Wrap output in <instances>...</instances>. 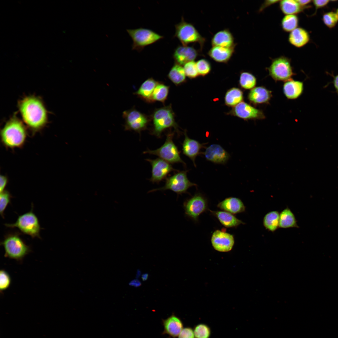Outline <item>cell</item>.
<instances>
[{
	"label": "cell",
	"instance_id": "cell-1",
	"mask_svg": "<svg viewBox=\"0 0 338 338\" xmlns=\"http://www.w3.org/2000/svg\"><path fill=\"white\" fill-rule=\"evenodd\" d=\"M18 108L23 122L35 133L42 130L48 122V112L39 98L25 96L18 103Z\"/></svg>",
	"mask_w": 338,
	"mask_h": 338
},
{
	"label": "cell",
	"instance_id": "cell-2",
	"mask_svg": "<svg viewBox=\"0 0 338 338\" xmlns=\"http://www.w3.org/2000/svg\"><path fill=\"white\" fill-rule=\"evenodd\" d=\"M1 141L8 148L22 147L27 136V131L23 122L15 115L6 123L1 131Z\"/></svg>",
	"mask_w": 338,
	"mask_h": 338
},
{
	"label": "cell",
	"instance_id": "cell-3",
	"mask_svg": "<svg viewBox=\"0 0 338 338\" xmlns=\"http://www.w3.org/2000/svg\"><path fill=\"white\" fill-rule=\"evenodd\" d=\"M152 127L150 134L158 138H161L166 130L173 128L178 136L181 133L176 122L175 115L171 105L156 109L151 115Z\"/></svg>",
	"mask_w": 338,
	"mask_h": 338
},
{
	"label": "cell",
	"instance_id": "cell-4",
	"mask_svg": "<svg viewBox=\"0 0 338 338\" xmlns=\"http://www.w3.org/2000/svg\"><path fill=\"white\" fill-rule=\"evenodd\" d=\"M21 235L20 233L15 232L4 236L0 245L4 248L5 257L20 261L30 252V247L20 237Z\"/></svg>",
	"mask_w": 338,
	"mask_h": 338
},
{
	"label": "cell",
	"instance_id": "cell-5",
	"mask_svg": "<svg viewBox=\"0 0 338 338\" xmlns=\"http://www.w3.org/2000/svg\"><path fill=\"white\" fill-rule=\"evenodd\" d=\"M174 135V132L171 130L166 134L165 141L160 147L154 150L147 149L143 152V154L156 156L171 164L180 163L186 166V163L181 157L178 148L173 141Z\"/></svg>",
	"mask_w": 338,
	"mask_h": 338
},
{
	"label": "cell",
	"instance_id": "cell-6",
	"mask_svg": "<svg viewBox=\"0 0 338 338\" xmlns=\"http://www.w3.org/2000/svg\"><path fill=\"white\" fill-rule=\"evenodd\" d=\"M33 207L30 211L19 216L14 223H5L4 225L11 228H17L23 233L32 238H41L40 232L42 228L37 217L33 212Z\"/></svg>",
	"mask_w": 338,
	"mask_h": 338
},
{
	"label": "cell",
	"instance_id": "cell-7",
	"mask_svg": "<svg viewBox=\"0 0 338 338\" xmlns=\"http://www.w3.org/2000/svg\"><path fill=\"white\" fill-rule=\"evenodd\" d=\"M188 170L177 172L172 175L166 179L165 185L162 187L154 189L149 191L150 193L157 191L171 190L177 195L187 192L188 189L197 185L191 182L187 175Z\"/></svg>",
	"mask_w": 338,
	"mask_h": 338
},
{
	"label": "cell",
	"instance_id": "cell-8",
	"mask_svg": "<svg viewBox=\"0 0 338 338\" xmlns=\"http://www.w3.org/2000/svg\"><path fill=\"white\" fill-rule=\"evenodd\" d=\"M126 31L133 41L132 49L139 52L145 47L164 38L163 36L146 28H140L134 29H127Z\"/></svg>",
	"mask_w": 338,
	"mask_h": 338
},
{
	"label": "cell",
	"instance_id": "cell-9",
	"mask_svg": "<svg viewBox=\"0 0 338 338\" xmlns=\"http://www.w3.org/2000/svg\"><path fill=\"white\" fill-rule=\"evenodd\" d=\"M175 33L173 37L177 38L184 46L193 43H198L201 48L205 41L192 23L186 22L183 17L181 21L175 25Z\"/></svg>",
	"mask_w": 338,
	"mask_h": 338
},
{
	"label": "cell",
	"instance_id": "cell-10",
	"mask_svg": "<svg viewBox=\"0 0 338 338\" xmlns=\"http://www.w3.org/2000/svg\"><path fill=\"white\" fill-rule=\"evenodd\" d=\"M269 75L276 81H286L295 75L291 65L290 59L281 56L272 59L267 68Z\"/></svg>",
	"mask_w": 338,
	"mask_h": 338
},
{
	"label": "cell",
	"instance_id": "cell-11",
	"mask_svg": "<svg viewBox=\"0 0 338 338\" xmlns=\"http://www.w3.org/2000/svg\"><path fill=\"white\" fill-rule=\"evenodd\" d=\"M122 116L125 120V130L134 131L141 135L142 131L147 129L150 119L135 108L124 111Z\"/></svg>",
	"mask_w": 338,
	"mask_h": 338
},
{
	"label": "cell",
	"instance_id": "cell-12",
	"mask_svg": "<svg viewBox=\"0 0 338 338\" xmlns=\"http://www.w3.org/2000/svg\"><path fill=\"white\" fill-rule=\"evenodd\" d=\"M207 200L199 193L195 194L183 203L186 216L195 221L197 220L200 215L207 209Z\"/></svg>",
	"mask_w": 338,
	"mask_h": 338
},
{
	"label": "cell",
	"instance_id": "cell-13",
	"mask_svg": "<svg viewBox=\"0 0 338 338\" xmlns=\"http://www.w3.org/2000/svg\"><path fill=\"white\" fill-rule=\"evenodd\" d=\"M151 166V175L149 180L153 183H159L166 179L171 172L179 170L174 168L171 164L160 158L146 159Z\"/></svg>",
	"mask_w": 338,
	"mask_h": 338
},
{
	"label": "cell",
	"instance_id": "cell-14",
	"mask_svg": "<svg viewBox=\"0 0 338 338\" xmlns=\"http://www.w3.org/2000/svg\"><path fill=\"white\" fill-rule=\"evenodd\" d=\"M229 113L245 120H263L265 118L262 110L243 101L233 107Z\"/></svg>",
	"mask_w": 338,
	"mask_h": 338
},
{
	"label": "cell",
	"instance_id": "cell-15",
	"mask_svg": "<svg viewBox=\"0 0 338 338\" xmlns=\"http://www.w3.org/2000/svg\"><path fill=\"white\" fill-rule=\"evenodd\" d=\"M211 242L216 250L221 252H228L232 249L234 239L233 235L223 230H217L212 234Z\"/></svg>",
	"mask_w": 338,
	"mask_h": 338
},
{
	"label": "cell",
	"instance_id": "cell-16",
	"mask_svg": "<svg viewBox=\"0 0 338 338\" xmlns=\"http://www.w3.org/2000/svg\"><path fill=\"white\" fill-rule=\"evenodd\" d=\"M203 154L207 161L222 164H225L230 156L221 146L217 144H213L206 148Z\"/></svg>",
	"mask_w": 338,
	"mask_h": 338
},
{
	"label": "cell",
	"instance_id": "cell-17",
	"mask_svg": "<svg viewBox=\"0 0 338 338\" xmlns=\"http://www.w3.org/2000/svg\"><path fill=\"white\" fill-rule=\"evenodd\" d=\"M184 139L182 145L183 154L188 157L196 167L195 160L197 156L200 154L201 149L204 147L205 143H200L197 141L190 138L186 131L184 132Z\"/></svg>",
	"mask_w": 338,
	"mask_h": 338
},
{
	"label": "cell",
	"instance_id": "cell-18",
	"mask_svg": "<svg viewBox=\"0 0 338 338\" xmlns=\"http://www.w3.org/2000/svg\"><path fill=\"white\" fill-rule=\"evenodd\" d=\"M197 55V51L192 47L179 45L174 50L173 58L175 63L182 65L193 61Z\"/></svg>",
	"mask_w": 338,
	"mask_h": 338
},
{
	"label": "cell",
	"instance_id": "cell-19",
	"mask_svg": "<svg viewBox=\"0 0 338 338\" xmlns=\"http://www.w3.org/2000/svg\"><path fill=\"white\" fill-rule=\"evenodd\" d=\"M272 97V92L263 86L255 87L248 95L249 101L254 105L268 103Z\"/></svg>",
	"mask_w": 338,
	"mask_h": 338
},
{
	"label": "cell",
	"instance_id": "cell-20",
	"mask_svg": "<svg viewBox=\"0 0 338 338\" xmlns=\"http://www.w3.org/2000/svg\"><path fill=\"white\" fill-rule=\"evenodd\" d=\"M218 207L224 211L236 214L244 212L245 207L240 199L235 197L226 198L217 205Z\"/></svg>",
	"mask_w": 338,
	"mask_h": 338
},
{
	"label": "cell",
	"instance_id": "cell-21",
	"mask_svg": "<svg viewBox=\"0 0 338 338\" xmlns=\"http://www.w3.org/2000/svg\"><path fill=\"white\" fill-rule=\"evenodd\" d=\"M303 82L295 80L292 79L285 81L283 86V92L289 99H295L300 96L304 90Z\"/></svg>",
	"mask_w": 338,
	"mask_h": 338
},
{
	"label": "cell",
	"instance_id": "cell-22",
	"mask_svg": "<svg viewBox=\"0 0 338 338\" xmlns=\"http://www.w3.org/2000/svg\"><path fill=\"white\" fill-rule=\"evenodd\" d=\"M310 40V36L307 31L301 27H297L290 32L288 36V41L293 46L301 48Z\"/></svg>",
	"mask_w": 338,
	"mask_h": 338
},
{
	"label": "cell",
	"instance_id": "cell-23",
	"mask_svg": "<svg viewBox=\"0 0 338 338\" xmlns=\"http://www.w3.org/2000/svg\"><path fill=\"white\" fill-rule=\"evenodd\" d=\"M211 44L213 46L231 48L235 46L233 36L228 29L218 31L213 36Z\"/></svg>",
	"mask_w": 338,
	"mask_h": 338
},
{
	"label": "cell",
	"instance_id": "cell-24",
	"mask_svg": "<svg viewBox=\"0 0 338 338\" xmlns=\"http://www.w3.org/2000/svg\"><path fill=\"white\" fill-rule=\"evenodd\" d=\"M235 46L231 48L213 46L208 52L209 56L214 61L219 63L227 62L230 59Z\"/></svg>",
	"mask_w": 338,
	"mask_h": 338
},
{
	"label": "cell",
	"instance_id": "cell-25",
	"mask_svg": "<svg viewBox=\"0 0 338 338\" xmlns=\"http://www.w3.org/2000/svg\"><path fill=\"white\" fill-rule=\"evenodd\" d=\"M158 83L153 78H149L142 83L134 94L147 103H152V95Z\"/></svg>",
	"mask_w": 338,
	"mask_h": 338
},
{
	"label": "cell",
	"instance_id": "cell-26",
	"mask_svg": "<svg viewBox=\"0 0 338 338\" xmlns=\"http://www.w3.org/2000/svg\"><path fill=\"white\" fill-rule=\"evenodd\" d=\"M163 324L165 333L173 337L178 336L183 329L181 320L173 315L164 320Z\"/></svg>",
	"mask_w": 338,
	"mask_h": 338
},
{
	"label": "cell",
	"instance_id": "cell-27",
	"mask_svg": "<svg viewBox=\"0 0 338 338\" xmlns=\"http://www.w3.org/2000/svg\"><path fill=\"white\" fill-rule=\"evenodd\" d=\"M210 212L218 219L221 223L225 227L234 228L244 223L232 214L225 211H212Z\"/></svg>",
	"mask_w": 338,
	"mask_h": 338
},
{
	"label": "cell",
	"instance_id": "cell-28",
	"mask_svg": "<svg viewBox=\"0 0 338 338\" xmlns=\"http://www.w3.org/2000/svg\"><path fill=\"white\" fill-rule=\"evenodd\" d=\"M279 228H298L295 215L288 207L279 213Z\"/></svg>",
	"mask_w": 338,
	"mask_h": 338
},
{
	"label": "cell",
	"instance_id": "cell-29",
	"mask_svg": "<svg viewBox=\"0 0 338 338\" xmlns=\"http://www.w3.org/2000/svg\"><path fill=\"white\" fill-rule=\"evenodd\" d=\"M186 76L183 67L181 65L175 63L167 76L173 83L178 86L185 82Z\"/></svg>",
	"mask_w": 338,
	"mask_h": 338
},
{
	"label": "cell",
	"instance_id": "cell-30",
	"mask_svg": "<svg viewBox=\"0 0 338 338\" xmlns=\"http://www.w3.org/2000/svg\"><path fill=\"white\" fill-rule=\"evenodd\" d=\"M279 7L282 12L286 15H296L305 9L299 4L297 0H280Z\"/></svg>",
	"mask_w": 338,
	"mask_h": 338
},
{
	"label": "cell",
	"instance_id": "cell-31",
	"mask_svg": "<svg viewBox=\"0 0 338 338\" xmlns=\"http://www.w3.org/2000/svg\"><path fill=\"white\" fill-rule=\"evenodd\" d=\"M279 213L277 211H272L267 213L263 219V225L268 230L274 232L279 228Z\"/></svg>",
	"mask_w": 338,
	"mask_h": 338
},
{
	"label": "cell",
	"instance_id": "cell-32",
	"mask_svg": "<svg viewBox=\"0 0 338 338\" xmlns=\"http://www.w3.org/2000/svg\"><path fill=\"white\" fill-rule=\"evenodd\" d=\"M243 93L239 89L232 88L226 92L225 97V104L229 106L234 107L243 101Z\"/></svg>",
	"mask_w": 338,
	"mask_h": 338
},
{
	"label": "cell",
	"instance_id": "cell-33",
	"mask_svg": "<svg viewBox=\"0 0 338 338\" xmlns=\"http://www.w3.org/2000/svg\"><path fill=\"white\" fill-rule=\"evenodd\" d=\"M169 89V86L159 82L152 95V103L158 101L164 104L167 98Z\"/></svg>",
	"mask_w": 338,
	"mask_h": 338
},
{
	"label": "cell",
	"instance_id": "cell-34",
	"mask_svg": "<svg viewBox=\"0 0 338 338\" xmlns=\"http://www.w3.org/2000/svg\"><path fill=\"white\" fill-rule=\"evenodd\" d=\"M299 23V18L296 15H286L281 20V26L284 32L290 33L298 27Z\"/></svg>",
	"mask_w": 338,
	"mask_h": 338
},
{
	"label": "cell",
	"instance_id": "cell-35",
	"mask_svg": "<svg viewBox=\"0 0 338 338\" xmlns=\"http://www.w3.org/2000/svg\"><path fill=\"white\" fill-rule=\"evenodd\" d=\"M239 83L242 88L246 90H251L255 87L257 79L255 76L251 73L244 72L241 73Z\"/></svg>",
	"mask_w": 338,
	"mask_h": 338
},
{
	"label": "cell",
	"instance_id": "cell-36",
	"mask_svg": "<svg viewBox=\"0 0 338 338\" xmlns=\"http://www.w3.org/2000/svg\"><path fill=\"white\" fill-rule=\"evenodd\" d=\"M193 331L196 338H209L211 335L210 328L204 324H199L197 325Z\"/></svg>",
	"mask_w": 338,
	"mask_h": 338
},
{
	"label": "cell",
	"instance_id": "cell-37",
	"mask_svg": "<svg viewBox=\"0 0 338 338\" xmlns=\"http://www.w3.org/2000/svg\"><path fill=\"white\" fill-rule=\"evenodd\" d=\"M322 20L324 24L327 27L332 28L334 27L337 23L338 18L336 13L330 11L323 14Z\"/></svg>",
	"mask_w": 338,
	"mask_h": 338
},
{
	"label": "cell",
	"instance_id": "cell-38",
	"mask_svg": "<svg viewBox=\"0 0 338 338\" xmlns=\"http://www.w3.org/2000/svg\"><path fill=\"white\" fill-rule=\"evenodd\" d=\"M13 197L8 190H4L0 193V213L1 216L4 218V212L8 204L11 203V199Z\"/></svg>",
	"mask_w": 338,
	"mask_h": 338
},
{
	"label": "cell",
	"instance_id": "cell-39",
	"mask_svg": "<svg viewBox=\"0 0 338 338\" xmlns=\"http://www.w3.org/2000/svg\"><path fill=\"white\" fill-rule=\"evenodd\" d=\"M196 66L199 75L205 76L208 74L211 70V65L208 61L202 59L196 62Z\"/></svg>",
	"mask_w": 338,
	"mask_h": 338
},
{
	"label": "cell",
	"instance_id": "cell-40",
	"mask_svg": "<svg viewBox=\"0 0 338 338\" xmlns=\"http://www.w3.org/2000/svg\"><path fill=\"white\" fill-rule=\"evenodd\" d=\"M11 283V278L9 274L5 270L0 271V290L3 292L8 289Z\"/></svg>",
	"mask_w": 338,
	"mask_h": 338
},
{
	"label": "cell",
	"instance_id": "cell-41",
	"mask_svg": "<svg viewBox=\"0 0 338 338\" xmlns=\"http://www.w3.org/2000/svg\"><path fill=\"white\" fill-rule=\"evenodd\" d=\"M183 68L186 76L190 78H195L199 75L196 62L194 61L185 64Z\"/></svg>",
	"mask_w": 338,
	"mask_h": 338
},
{
	"label": "cell",
	"instance_id": "cell-42",
	"mask_svg": "<svg viewBox=\"0 0 338 338\" xmlns=\"http://www.w3.org/2000/svg\"><path fill=\"white\" fill-rule=\"evenodd\" d=\"M194 331L191 328H183L178 335V338H195Z\"/></svg>",
	"mask_w": 338,
	"mask_h": 338
},
{
	"label": "cell",
	"instance_id": "cell-43",
	"mask_svg": "<svg viewBox=\"0 0 338 338\" xmlns=\"http://www.w3.org/2000/svg\"><path fill=\"white\" fill-rule=\"evenodd\" d=\"M315 8V12L318 9L322 8L326 6L329 3L330 0H315L312 1Z\"/></svg>",
	"mask_w": 338,
	"mask_h": 338
},
{
	"label": "cell",
	"instance_id": "cell-44",
	"mask_svg": "<svg viewBox=\"0 0 338 338\" xmlns=\"http://www.w3.org/2000/svg\"><path fill=\"white\" fill-rule=\"evenodd\" d=\"M280 1V0H267L265 1L260 6L259 9V12H261L262 11L267 7L276 3H279Z\"/></svg>",
	"mask_w": 338,
	"mask_h": 338
},
{
	"label": "cell",
	"instance_id": "cell-45",
	"mask_svg": "<svg viewBox=\"0 0 338 338\" xmlns=\"http://www.w3.org/2000/svg\"><path fill=\"white\" fill-rule=\"evenodd\" d=\"M0 193L4 191L8 184V177L4 175H1L0 178Z\"/></svg>",
	"mask_w": 338,
	"mask_h": 338
},
{
	"label": "cell",
	"instance_id": "cell-46",
	"mask_svg": "<svg viewBox=\"0 0 338 338\" xmlns=\"http://www.w3.org/2000/svg\"><path fill=\"white\" fill-rule=\"evenodd\" d=\"M300 5L305 9L309 7L308 5L312 1L310 0H297Z\"/></svg>",
	"mask_w": 338,
	"mask_h": 338
},
{
	"label": "cell",
	"instance_id": "cell-47",
	"mask_svg": "<svg viewBox=\"0 0 338 338\" xmlns=\"http://www.w3.org/2000/svg\"><path fill=\"white\" fill-rule=\"evenodd\" d=\"M333 83L335 90L338 96V74L335 76H333Z\"/></svg>",
	"mask_w": 338,
	"mask_h": 338
},
{
	"label": "cell",
	"instance_id": "cell-48",
	"mask_svg": "<svg viewBox=\"0 0 338 338\" xmlns=\"http://www.w3.org/2000/svg\"><path fill=\"white\" fill-rule=\"evenodd\" d=\"M129 284L131 286L137 287L140 286L141 284V281L138 279H134L131 281Z\"/></svg>",
	"mask_w": 338,
	"mask_h": 338
},
{
	"label": "cell",
	"instance_id": "cell-49",
	"mask_svg": "<svg viewBox=\"0 0 338 338\" xmlns=\"http://www.w3.org/2000/svg\"><path fill=\"white\" fill-rule=\"evenodd\" d=\"M148 274L147 273H145L142 274L141 279L143 281L147 280L148 278Z\"/></svg>",
	"mask_w": 338,
	"mask_h": 338
},
{
	"label": "cell",
	"instance_id": "cell-50",
	"mask_svg": "<svg viewBox=\"0 0 338 338\" xmlns=\"http://www.w3.org/2000/svg\"><path fill=\"white\" fill-rule=\"evenodd\" d=\"M336 14H337V15L338 18V8L337 9V10H336Z\"/></svg>",
	"mask_w": 338,
	"mask_h": 338
}]
</instances>
